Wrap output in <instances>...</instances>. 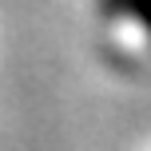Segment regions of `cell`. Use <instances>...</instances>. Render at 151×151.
Segmentation results:
<instances>
[{
	"label": "cell",
	"instance_id": "cell-1",
	"mask_svg": "<svg viewBox=\"0 0 151 151\" xmlns=\"http://www.w3.org/2000/svg\"><path fill=\"white\" fill-rule=\"evenodd\" d=\"M123 8H127L131 16H139V20H143L147 28H151V0H127Z\"/></svg>",
	"mask_w": 151,
	"mask_h": 151
}]
</instances>
